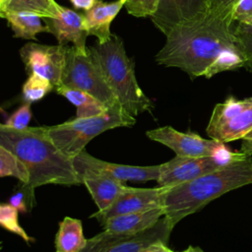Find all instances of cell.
<instances>
[{"label": "cell", "mask_w": 252, "mask_h": 252, "mask_svg": "<svg viewBox=\"0 0 252 252\" xmlns=\"http://www.w3.org/2000/svg\"><path fill=\"white\" fill-rule=\"evenodd\" d=\"M233 32L244 55V68L252 73V23L249 25L233 24Z\"/></svg>", "instance_id": "f1b7e54d"}, {"label": "cell", "mask_w": 252, "mask_h": 252, "mask_svg": "<svg viewBox=\"0 0 252 252\" xmlns=\"http://www.w3.org/2000/svg\"><path fill=\"white\" fill-rule=\"evenodd\" d=\"M164 217L163 207L115 216L101 223L104 230L133 235L154 226Z\"/></svg>", "instance_id": "5bb4252c"}, {"label": "cell", "mask_w": 252, "mask_h": 252, "mask_svg": "<svg viewBox=\"0 0 252 252\" xmlns=\"http://www.w3.org/2000/svg\"><path fill=\"white\" fill-rule=\"evenodd\" d=\"M98 0H70L72 5L76 9L84 10L85 12L91 10Z\"/></svg>", "instance_id": "8d00e7d4"}, {"label": "cell", "mask_w": 252, "mask_h": 252, "mask_svg": "<svg viewBox=\"0 0 252 252\" xmlns=\"http://www.w3.org/2000/svg\"><path fill=\"white\" fill-rule=\"evenodd\" d=\"M187 250H188L189 252H204L200 247H194V246H189V247L187 248Z\"/></svg>", "instance_id": "f35d334b"}, {"label": "cell", "mask_w": 252, "mask_h": 252, "mask_svg": "<svg viewBox=\"0 0 252 252\" xmlns=\"http://www.w3.org/2000/svg\"><path fill=\"white\" fill-rule=\"evenodd\" d=\"M252 130V105L235 115L220 130H218L211 139L223 143L242 139Z\"/></svg>", "instance_id": "7402d4cb"}, {"label": "cell", "mask_w": 252, "mask_h": 252, "mask_svg": "<svg viewBox=\"0 0 252 252\" xmlns=\"http://www.w3.org/2000/svg\"><path fill=\"white\" fill-rule=\"evenodd\" d=\"M54 89V86L45 78L36 74H31L23 85L22 93L25 102L32 103L43 98Z\"/></svg>", "instance_id": "484cf974"}, {"label": "cell", "mask_w": 252, "mask_h": 252, "mask_svg": "<svg viewBox=\"0 0 252 252\" xmlns=\"http://www.w3.org/2000/svg\"><path fill=\"white\" fill-rule=\"evenodd\" d=\"M169 187L139 188L127 186L117 199L105 210L97 211L91 218H95L100 223L115 216L162 207V197Z\"/></svg>", "instance_id": "30bf717a"}, {"label": "cell", "mask_w": 252, "mask_h": 252, "mask_svg": "<svg viewBox=\"0 0 252 252\" xmlns=\"http://www.w3.org/2000/svg\"><path fill=\"white\" fill-rule=\"evenodd\" d=\"M233 24L249 25L252 23V0H237L230 11Z\"/></svg>", "instance_id": "1f68e13d"}, {"label": "cell", "mask_w": 252, "mask_h": 252, "mask_svg": "<svg viewBox=\"0 0 252 252\" xmlns=\"http://www.w3.org/2000/svg\"><path fill=\"white\" fill-rule=\"evenodd\" d=\"M146 135L150 140L171 149L179 157H211L219 143L218 140L205 139L193 132L183 133L170 126L149 130Z\"/></svg>", "instance_id": "8fae6325"}, {"label": "cell", "mask_w": 252, "mask_h": 252, "mask_svg": "<svg viewBox=\"0 0 252 252\" xmlns=\"http://www.w3.org/2000/svg\"><path fill=\"white\" fill-rule=\"evenodd\" d=\"M237 0H210V12L230 14L232 6Z\"/></svg>", "instance_id": "d6a6232c"}, {"label": "cell", "mask_w": 252, "mask_h": 252, "mask_svg": "<svg viewBox=\"0 0 252 252\" xmlns=\"http://www.w3.org/2000/svg\"><path fill=\"white\" fill-rule=\"evenodd\" d=\"M129 236V234L104 230L95 236L87 239V244L81 252H106L115 243Z\"/></svg>", "instance_id": "83f0119b"}, {"label": "cell", "mask_w": 252, "mask_h": 252, "mask_svg": "<svg viewBox=\"0 0 252 252\" xmlns=\"http://www.w3.org/2000/svg\"><path fill=\"white\" fill-rule=\"evenodd\" d=\"M174 252H175V251H174ZM181 252H189V251H188V250H187V249H186V250H185V251H181Z\"/></svg>", "instance_id": "ab89813d"}, {"label": "cell", "mask_w": 252, "mask_h": 252, "mask_svg": "<svg viewBox=\"0 0 252 252\" xmlns=\"http://www.w3.org/2000/svg\"><path fill=\"white\" fill-rule=\"evenodd\" d=\"M0 145L13 152L30 171V182L24 185L28 202L32 204L36 187L56 184L81 185L73 158L63 154L49 137L46 126L16 130L0 124Z\"/></svg>", "instance_id": "7a4b0ae2"}, {"label": "cell", "mask_w": 252, "mask_h": 252, "mask_svg": "<svg viewBox=\"0 0 252 252\" xmlns=\"http://www.w3.org/2000/svg\"><path fill=\"white\" fill-rule=\"evenodd\" d=\"M60 10L61 6L55 0H10L6 8V11L32 12L42 19L56 17L59 15Z\"/></svg>", "instance_id": "603a6c76"}, {"label": "cell", "mask_w": 252, "mask_h": 252, "mask_svg": "<svg viewBox=\"0 0 252 252\" xmlns=\"http://www.w3.org/2000/svg\"><path fill=\"white\" fill-rule=\"evenodd\" d=\"M61 86L84 91L94 96L106 107L119 104L90 50L81 52L74 46H67Z\"/></svg>", "instance_id": "8992f818"}, {"label": "cell", "mask_w": 252, "mask_h": 252, "mask_svg": "<svg viewBox=\"0 0 252 252\" xmlns=\"http://www.w3.org/2000/svg\"><path fill=\"white\" fill-rule=\"evenodd\" d=\"M87 244L83 233L82 221L78 219L65 217L59 223L55 236L56 252H81Z\"/></svg>", "instance_id": "d6986e66"}, {"label": "cell", "mask_w": 252, "mask_h": 252, "mask_svg": "<svg viewBox=\"0 0 252 252\" xmlns=\"http://www.w3.org/2000/svg\"><path fill=\"white\" fill-rule=\"evenodd\" d=\"M220 168L221 167L212 157L190 158L176 156L172 159L159 164V175L157 182L159 186L172 187Z\"/></svg>", "instance_id": "7c38bea8"}, {"label": "cell", "mask_w": 252, "mask_h": 252, "mask_svg": "<svg viewBox=\"0 0 252 252\" xmlns=\"http://www.w3.org/2000/svg\"><path fill=\"white\" fill-rule=\"evenodd\" d=\"M89 50L114 93L119 104L131 115L152 111L154 104L140 88L133 59L129 58L122 39L111 34L105 42H96Z\"/></svg>", "instance_id": "277c9868"}, {"label": "cell", "mask_w": 252, "mask_h": 252, "mask_svg": "<svg viewBox=\"0 0 252 252\" xmlns=\"http://www.w3.org/2000/svg\"><path fill=\"white\" fill-rule=\"evenodd\" d=\"M79 178L89 190L98 211L108 208L127 188L122 181L93 172L80 173Z\"/></svg>", "instance_id": "2e32d148"}, {"label": "cell", "mask_w": 252, "mask_h": 252, "mask_svg": "<svg viewBox=\"0 0 252 252\" xmlns=\"http://www.w3.org/2000/svg\"><path fill=\"white\" fill-rule=\"evenodd\" d=\"M245 59L240 47H231L222 51L205 73L206 78H211L220 72L244 67Z\"/></svg>", "instance_id": "d4e9b609"}, {"label": "cell", "mask_w": 252, "mask_h": 252, "mask_svg": "<svg viewBox=\"0 0 252 252\" xmlns=\"http://www.w3.org/2000/svg\"><path fill=\"white\" fill-rule=\"evenodd\" d=\"M240 47L233 32L230 14L210 12L202 21L178 28L166 35L156 60L176 67L191 77L205 76L208 68L227 48Z\"/></svg>", "instance_id": "6da1fadb"}, {"label": "cell", "mask_w": 252, "mask_h": 252, "mask_svg": "<svg viewBox=\"0 0 252 252\" xmlns=\"http://www.w3.org/2000/svg\"><path fill=\"white\" fill-rule=\"evenodd\" d=\"M167 243L163 241H158L156 243H153L143 249L141 252H174L173 250L169 249L166 245Z\"/></svg>", "instance_id": "d590c367"}, {"label": "cell", "mask_w": 252, "mask_h": 252, "mask_svg": "<svg viewBox=\"0 0 252 252\" xmlns=\"http://www.w3.org/2000/svg\"><path fill=\"white\" fill-rule=\"evenodd\" d=\"M127 0H116L114 2H103L98 0L89 11L84 13L86 28L89 35H94L98 42L107 41L110 36V25L119 11L125 6Z\"/></svg>", "instance_id": "9a60e30c"}, {"label": "cell", "mask_w": 252, "mask_h": 252, "mask_svg": "<svg viewBox=\"0 0 252 252\" xmlns=\"http://www.w3.org/2000/svg\"><path fill=\"white\" fill-rule=\"evenodd\" d=\"M43 21L49 28V32L57 38L58 44L66 45L68 42H72L77 50L81 52L89 51L86 46V38L89 33L84 14H79L61 6L58 16L45 18Z\"/></svg>", "instance_id": "4fadbf2b"}, {"label": "cell", "mask_w": 252, "mask_h": 252, "mask_svg": "<svg viewBox=\"0 0 252 252\" xmlns=\"http://www.w3.org/2000/svg\"><path fill=\"white\" fill-rule=\"evenodd\" d=\"M172 229L173 226L166 217H162L151 228L121 239L106 252H141L149 245L158 241L167 243Z\"/></svg>", "instance_id": "e0dca14e"}, {"label": "cell", "mask_w": 252, "mask_h": 252, "mask_svg": "<svg viewBox=\"0 0 252 252\" xmlns=\"http://www.w3.org/2000/svg\"><path fill=\"white\" fill-rule=\"evenodd\" d=\"M135 123V116L129 114L120 104H116L99 115L76 117L61 124L46 126V130L57 148L73 158L99 134L117 127H130Z\"/></svg>", "instance_id": "5b68a950"}, {"label": "cell", "mask_w": 252, "mask_h": 252, "mask_svg": "<svg viewBox=\"0 0 252 252\" xmlns=\"http://www.w3.org/2000/svg\"><path fill=\"white\" fill-rule=\"evenodd\" d=\"M19 211L10 203H2L0 205V224L6 230L15 233L22 237L26 242L32 241V238L26 232V230L20 225Z\"/></svg>", "instance_id": "4316f807"}, {"label": "cell", "mask_w": 252, "mask_h": 252, "mask_svg": "<svg viewBox=\"0 0 252 252\" xmlns=\"http://www.w3.org/2000/svg\"><path fill=\"white\" fill-rule=\"evenodd\" d=\"M252 184V156L172 187L162 197L164 217L174 227L221 195Z\"/></svg>", "instance_id": "3957f363"}, {"label": "cell", "mask_w": 252, "mask_h": 252, "mask_svg": "<svg viewBox=\"0 0 252 252\" xmlns=\"http://www.w3.org/2000/svg\"><path fill=\"white\" fill-rule=\"evenodd\" d=\"M0 176H12L19 179L23 185L30 182V171L22 159L13 152L0 145Z\"/></svg>", "instance_id": "cb8c5ba5"}, {"label": "cell", "mask_w": 252, "mask_h": 252, "mask_svg": "<svg viewBox=\"0 0 252 252\" xmlns=\"http://www.w3.org/2000/svg\"><path fill=\"white\" fill-rule=\"evenodd\" d=\"M32 115L31 103L25 102L9 116L3 124L12 129L23 130L29 127Z\"/></svg>", "instance_id": "4dcf8cb0"}, {"label": "cell", "mask_w": 252, "mask_h": 252, "mask_svg": "<svg viewBox=\"0 0 252 252\" xmlns=\"http://www.w3.org/2000/svg\"><path fill=\"white\" fill-rule=\"evenodd\" d=\"M57 94L63 95L67 98L72 104H74L77 108V116L78 118L92 117L95 115H99L106 111L109 107H106L102 102L96 99L92 94L73 88L59 86L55 88Z\"/></svg>", "instance_id": "44dd1931"}, {"label": "cell", "mask_w": 252, "mask_h": 252, "mask_svg": "<svg viewBox=\"0 0 252 252\" xmlns=\"http://www.w3.org/2000/svg\"><path fill=\"white\" fill-rule=\"evenodd\" d=\"M240 152L243 153L245 156H252V130L246 134L242 139Z\"/></svg>", "instance_id": "e575fe53"}, {"label": "cell", "mask_w": 252, "mask_h": 252, "mask_svg": "<svg viewBox=\"0 0 252 252\" xmlns=\"http://www.w3.org/2000/svg\"><path fill=\"white\" fill-rule=\"evenodd\" d=\"M10 0H0V15L6 11V8L9 4Z\"/></svg>", "instance_id": "74e56055"}, {"label": "cell", "mask_w": 252, "mask_h": 252, "mask_svg": "<svg viewBox=\"0 0 252 252\" xmlns=\"http://www.w3.org/2000/svg\"><path fill=\"white\" fill-rule=\"evenodd\" d=\"M10 204L14 206L19 212L26 213L28 211L27 201H26V193L23 191L17 192L10 198Z\"/></svg>", "instance_id": "836d02e7"}, {"label": "cell", "mask_w": 252, "mask_h": 252, "mask_svg": "<svg viewBox=\"0 0 252 252\" xmlns=\"http://www.w3.org/2000/svg\"><path fill=\"white\" fill-rule=\"evenodd\" d=\"M159 0H127L125 7L128 13L134 17H153Z\"/></svg>", "instance_id": "f546056e"}, {"label": "cell", "mask_w": 252, "mask_h": 252, "mask_svg": "<svg viewBox=\"0 0 252 252\" xmlns=\"http://www.w3.org/2000/svg\"><path fill=\"white\" fill-rule=\"evenodd\" d=\"M10 24L15 37L36 39L39 32H50L47 25H43L41 17L26 11H6L1 15Z\"/></svg>", "instance_id": "ac0fdd59"}, {"label": "cell", "mask_w": 252, "mask_h": 252, "mask_svg": "<svg viewBox=\"0 0 252 252\" xmlns=\"http://www.w3.org/2000/svg\"><path fill=\"white\" fill-rule=\"evenodd\" d=\"M73 163L78 176L83 172H93L122 182H146L149 180H158L159 175V164L150 166H137L113 163L94 158L86 150L82 151L79 155L73 158Z\"/></svg>", "instance_id": "9c48e42d"}, {"label": "cell", "mask_w": 252, "mask_h": 252, "mask_svg": "<svg viewBox=\"0 0 252 252\" xmlns=\"http://www.w3.org/2000/svg\"><path fill=\"white\" fill-rule=\"evenodd\" d=\"M250 105H252V97L237 99L234 96H229L223 102L216 104L206 128L208 136L212 138L224 124Z\"/></svg>", "instance_id": "ffe728a7"}, {"label": "cell", "mask_w": 252, "mask_h": 252, "mask_svg": "<svg viewBox=\"0 0 252 252\" xmlns=\"http://www.w3.org/2000/svg\"><path fill=\"white\" fill-rule=\"evenodd\" d=\"M66 45H45L29 42L20 51L26 69L48 80L54 88L61 86L66 62Z\"/></svg>", "instance_id": "ba28073f"}, {"label": "cell", "mask_w": 252, "mask_h": 252, "mask_svg": "<svg viewBox=\"0 0 252 252\" xmlns=\"http://www.w3.org/2000/svg\"><path fill=\"white\" fill-rule=\"evenodd\" d=\"M210 13V0H159L151 17L155 26L166 36L172 31L192 26Z\"/></svg>", "instance_id": "52a82bcc"}]
</instances>
